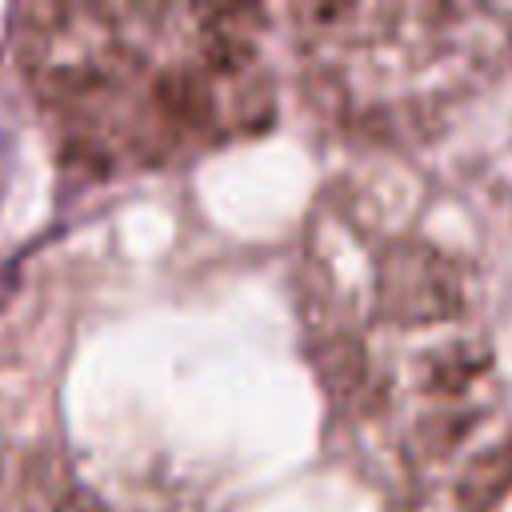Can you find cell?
Wrapping results in <instances>:
<instances>
[{
    "label": "cell",
    "instance_id": "obj_1",
    "mask_svg": "<svg viewBox=\"0 0 512 512\" xmlns=\"http://www.w3.org/2000/svg\"><path fill=\"white\" fill-rule=\"evenodd\" d=\"M256 8L44 4L20 12V68L68 156L164 164L272 112Z\"/></svg>",
    "mask_w": 512,
    "mask_h": 512
},
{
    "label": "cell",
    "instance_id": "obj_2",
    "mask_svg": "<svg viewBox=\"0 0 512 512\" xmlns=\"http://www.w3.org/2000/svg\"><path fill=\"white\" fill-rule=\"evenodd\" d=\"M452 512H512V436L456 472Z\"/></svg>",
    "mask_w": 512,
    "mask_h": 512
},
{
    "label": "cell",
    "instance_id": "obj_3",
    "mask_svg": "<svg viewBox=\"0 0 512 512\" xmlns=\"http://www.w3.org/2000/svg\"><path fill=\"white\" fill-rule=\"evenodd\" d=\"M0 512H80V500L76 496H40L36 488L32 492H12V496H0Z\"/></svg>",
    "mask_w": 512,
    "mask_h": 512
}]
</instances>
